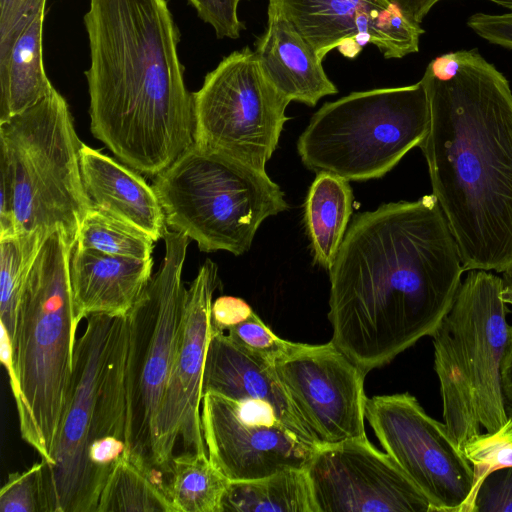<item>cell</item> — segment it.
I'll return each instance as SVG.
<instances>
[{"mask_svg":"<svg viewBox=\"0 0 512 512\" xmlns=\"http://www.w3.org/2000/svg\"><path fill=\"white\" fill-rule=\"evenodd\" d=\"M464 271L433 194L357 215L329 270L331 342L365 375L390 363L433 335Z\"/></svg>","mask_w":512,"mask_h":512,"instance_id":"obj_1","label":"cell"},{"mask_svg":"<svg viewBox=\"0 0 512 512\" xmlns=\"http://www.w3.org/2000/svg\"><path fill=\"white\" fill-rule=\"evenodd\" d=\"M421 81L430 125L419 145L465 271L512 267V91L478 51L434 58Z\"/></svg>","mask_w":512,"mask_h":512,"instance_id":"obj_2","label":"cell"},{"mask_svg":"<svg viewBox=\"0 0 512 512\" xmlns=\"http://www.w3.org/2000/svg\"><path fill=\"white\" fill-rule=\"evenodd\" d=\"M90 129L125 165L155 177L194 144V98L166 0H90L84 15Z\"/></svg>","mask_w":512,"mask_h":512,"instance_id":"obj_3","label":"cell"},{"mask_svg":"<svg viewBox=\"0 0 512 512\" xmlns=\"http://www.w3.org/2000/svg\"><path fill=\"white\" fill-rule=\"evenodd\" d=\"M75 246L61 230L43 241L20 299L6 369L22 439L46 465L67 402L78 323L69 262Z\"/></svg>","mask_w":512,"mask_h":512,"instance_id":"obj_4","label":"cell"},{"mask_svg":"<svg viewBox=\"0 0 512 512\" xmlns=\"http://www.w3.org/2000/svg\"><path fill=\"white\" fill-rule=\"evenodd\" d=\"M127 339L126 315L86 318L75 343L73 373L52 462L43 467L45 512L97 510L101 491L89 463V449L106 439L128 443Z\"/></svg>","mask_w":512,"mask_h":512,"instance_id":"obj_5","label":"cell"},{"mask_svg":"<svg viewBox=\"0 0 512 512\" xmlns=\"http://www.w3.org/2000/svg\"><path fill=\"white\" fill-rule=\"evenodd\" d=\"M503 289L502 277L487 270H469L452 307L431 336L443 418L461 451L480 433V427L494 432L509 418L502 365L511 326Z\"/></svg>","mask_w":512,"mask_h":512,"instance_id":"obj_6","label":"cell"},{"mask_svg":"<svg viewBox=\"0 0 512 512\" xmlns=\"http://www.w3.org/2000/svg\"><path fill=\"white\" fill-rule=\"evenodd\" d=\"M66 99L54 88L34 106L0 122V171L11 185L16 233L61 230L76 244L91 210L80 149Z\"/></svg>","mask_w":512,"mask_h":512,"instance_id":"obj_7","label":"cell"},{"mask_svg":"<svg viewBox=\"0 0 512 512\" xmlns=\"http://www.w3.org/2000/svg\"><path fill=\"white\" fill-rule=\"evenodd\" d=\"M168 229L200 251L246 253L267 218L288 209L266 170L202 150L194 144L154 177Z\"/></svg>","mask_w":512,"mask_h":512,"instance_id":"obj_8","label":"cell"},{"mask_svg":"<svg viewBox=\"0 0 512 512\" xmlns=\"http://www.w3.org/2000/svg\"><path fill=\"white\" fill-rule=\"evenodd\" d=\"M429 125V100L421 80L352 92L325 103L312 116L297 150L311 171L366 181L381 178L419 147Z\"/></svg>","mask_w":512,"mask_h":512,"instance_id":"obj_9","label":"cell"},{"mask_svg":"<svg viewBox=\"0 0 512 512\" xmlns=\"http://www.w3.org/2000/svg\"><path fill=\"white\" fill-rule=\"evenodd\" d=\"M159 270L126 314L127 436L130 456L153 473L156 420L168 380L186 288L182 272L189 237L167 228Z\"/></svg>","mask_w":512,"mask_h":512,"instance_id":"obj_10","label":"cell"},{"mask_svg":"<svg viewBox=\"0 0 512 512\" xmlns=\"http://www.w3.org/2000/svg\"><path fill=\"white\" fill-rule=\"evenodd\" d=\"M194 145L265 170L290 103L265 76L254 50L223 58L193 93Z\"/></svg>","mask_w":512,"mask_h":512,"instance_id":"obj_11","label":"cell"},{"mask_svg":"<svg viewBox=\"0 0 512 512\" xmlns=\"http://www.w3.org/2000/svg\"><path fill=\"white\" fill-rule=\"evenodd\" d=\"M365 418L385 452L428 499L431 512H469L472 465L446 425L413 395L367 397Z\"/></svg>","mask_w":512,"mask_h":512,"instance_id":"obj_12","label":"cell"},{"mask_svg":"<svg viewBox=\"0 0 512 512\" xmlns=\"http://www.w3.org/2000/svg\"><path fill=\"white\" fill-rule=\"evenodd\" d=\"M217 286L218 267L207 259L186 290L170 372L156 420L154 461L157 471L166 472L179 441L183 452L207 454L200 406L212 329V297Z\"/></svg>","mask_w":512,"mask_h":512,"instance_id":"obj_13","label":"cell"},{"mask_svg":"<svg viewBox=\"0 0 512 512\" xmlns=\"http://www.w3.org/2000/svg\"><path fill=\"white\" fill-rule=\"evenodd\" d=\"M201 426L209 459L229 481L306 469L317 446L284 425L272 409L203 394Z\"/></svg>","mask_w":512,"mask_h":512,"instance_id":"obj_14","label":"cell"},{"mask_svg":"<svg viewBox=\"0 0 512 512\" xmlns=\"http://www.w3.org/2000/svg\"><path fill=\"white\" fill-rule=\"evenodd\" d=\"M274 369L317 447L367 437L366 375L331 341L301 343Z\"/></svg>","mask_w":512,"mask_h":512,"instance_id":"obj_15","label":"cell"},{"mask_svg":"<svg viewBox=\"0 0 512 512\" xmlns=\"http://www.w3.org/2000/svg\"><path fill=\"white\" fill-rule=\"evenodd\" d=\"M306 473L316 512H431L424 494L367 437L317 447Z\"/></svg>","mask_w":512,"mask_h":512,"instance_id":"obj_16","label":"cell"},{"mask_svg":"<svg viewBox=\"0 0 512 512\" xmlns=\"http://www.w3.org/2000/svg\"><path fill=\"white\" fill-rule=\"evenodd\" d=\"M300 35L324 59L338 49L354 58L367 44L386 59L419 50L424 29L388 0H272Z\"/></svg>","mask_w":512,"mask_h":512,"instance_id":"obj_17","label":"cell"},{"mask_svg":"<svg viewBox=\"0 0 512 512\" xmlns=\"http://www.w3.org/2000/svg\"><path fill=\"white\" fill-rule=\"evenodd\" d=\"M206 392L240 403L267 406L284 425L316 445L278 379L274 366L240 348L224 331L213 328L203 374V394Z\"/></svg>","mask_w":512,"mask_h":512,"instance_id":"obj_18","label":"cell"},{"mask_svg":"<svg viewBox=\"0 0 512 512\" xmlns=\"http://www.w3.org/2000/svg\"><path fill=\"white\" fill-rule=\"evenodd\" d=\"M153 258L140 261L73 247L69 278L77 323L93 314L126 315L152 278Z\"/></svg>","mask_w":512,"mask_h":512,"instance_id":"obj_19","label":"cell"},{"mask_svg":"<svg viewBox=\"0 0 512 512\" xmlns=\"http://www.w3.org/2000/svg\"><path fill=\"white\" fill-rule=\"evenodd\" d=\"M264 33L255 44V55L270 83L287 100L315 106L324 96L337 93L326 75L323 59L294 25L269 0Z\"/></svg>","mask_w":512,"mask_h":512,"instance_id":"obj_20","label":"cell"},{"mask_svg":"<svg viewBox=\"0 0 512 512\" xmlns=\"http://www.w3.org/2000/svg\"><path fill=\"white\" fill-rule=\"evenodd\" d=\"M80 168L91 209L141 230L155 242L163 238L167 230L164 211L154 188L139 172L84 143Z\"/></svg>","mask_w":512,"mask_h":512,"instance_id":"obj_21","label":"cell"},{"mask_svg":"<svg viewBox=\"0 0 512 512\" xmlns=\"http://www.w3.org/2000/svg\"><path fill=\"white\" fill-rule=\"evenodd\" d=\"M44 16L45 11L40 12L0 60V122L34 106L54 89L43 65Z\"/></svg>","mask_w":512,"mask_h":512,"instance_id":"obj_22","label":"cell"},{"mask_svg":"<svg viewBox=\"0 0 512 512\" xmlns=\"http://www.w3.org/2000/svg\"><path fill=\"white\" fill-rule=\"evenodd\" d=\"M349 181L329 172L317 173L304 210L306 231L315 262L326 270L334 263L352 213Z\"/></svg>","mask_w":512,"mask_h":512,"instance_id":"obj_23","label":"cell"},{"mask_svg":"<svg viewBox=\"0 0 512 512\" xmlns=\"http://www.w3.org/2000/svg\"><path fill=\"white\" fill-rule=\"evenodd\" d=\"M221 512H316L306 469L230 481Z\"/></svg>","mask_w":512,"mask_h":512,"instance_id":"obj_24","label":"cell"},{"mask_svg":"<svg viewBox=\"0 0 512 512\" xmlns=\"http://www.w3.org/2000/svg\"><path fill=\"white\" fill-rule=\"evenodd\" d=\"M165 473L164 489L176 512H221L230 481L208 454L182 452L172 458Z\"/></svg>","mask_w":512,"mask_h":512,"instance_id":"obj_25","label":"cell"},{"mask_svg":"<svg viewBox=\"0 0 512 512\" xmlns=\"http://www.w3.org/2000/svg\"><path fill=\"white\" fill-rule=\"evenodd\" d=\"M130 455L111 471L100 496L96 512H176L164 483Z\"/></svg>","mask_w":512,"mask_h":512,"instance_id":"obj_26","label":"cell"},{"mask_svg":"<svg viewBox=\"0 0 512 512\" xmlns=\"http://www.w3.org/2000/svg\"><path fill=\"white\" fill-rule=\"evenodd\" d=\"M45 238L39 233L0 238V320L10 340L24 286Z\"/></svg>","mask_w":512,"mask_h":512,"instance_id":"obj_27","label":"cell"},{"mask_svg":"<svg viewBox=\"0 0 512 512\" xmlns=\"http://www.w3.org/2000/svg\"><path fill=\"white\" fill-rule=\"evenodd\" d=\"M155 241L141 230L97 209L82 221L75 246L140 261L152 258Z\"/></svg>","mask_w":512,"mask_h":512,"instance_id":"obj_28","label":"cell"},{"mask_svg":"<svg viewBox=\"0 0 512 512\" xmlns=\"http://www.w3.org/2000/svg\"><path fill=\"white\" fill-rule=\"evenodd\" d=\"M462 452L473 468L474 480L469 512L473 510V501L483 479L491 472L512 467V416L494 432L479 433L462 448Z\"/></svg>","mask_w":512,"mask_h":512,"instance_id":"obj_29","label":"cell"},{"mask_svg":"<svg viewBox=\"0 0 512 512\" xmlns=\"http://www.w3.org/2000/svg\"><path fill=\"white\" fill-rule=\"evenodd\" d=\"M227 335L240 348L273 366L301 344L277 336L255 312L229 328Z\"/></svg>","mask_w":512,"mask_h":512,"instance_id":"obj_30","label":"cell"},{"mask_svg":"<svg viewBox=\"0 0 512 512\" xmlns=\"http://www.w3.org/2000/svg\"><path fill=\"white\" fill-rule=\"evenodd\" d=\"M44 461L9 475L0 492L1 512H45Z\"/></svg>","mask_w":512,"mask_h":512,"instance_id":"obj_31","label":"cell"},{"mask_svg":"<svg viewBox=\"0 0 512 512\" xmlns=\"http://www.w3.org/2000/svg\"><path fill=\"white\" fill-rule=\"evenodd\" d=\"M47 0H0V60L10 52L24 28L42 11Z\"/></svg>","mask_w":512,"mask_h":512,"instance_id":"obj_32","label":"cell"},{"mask_svg":"<svg viewBox=\"0 0 512 512\" xmlns=\"http://www.w3.org/2000/svg\"><path fill=\"white\" fill-rule=\"evenodd\" d=\"M472 512H512V467L495 470L483 479Z\"/></svg>","mask_w":512,"mask_h":512,"instance_id":"obj_33","label":"cell"},{"mask_svg":"<svg viewBox=\"0 0 512 512\" xmlns=\"http://www.w3.org/2000/svg\"><path fill=\"white\" fill-rule=\"evenodd\" d=\"M241 0H188L198 16L210 24L219 39H237L245 25L238 18V5Z\"/></svg>","mask_w":512,"mask_h":512,"instance_id":"obj_34","label":"cell"},{"mask_svg":"<svg viewBox=\"0 0 512 512\" xmlns=\"http://www.w3.org/2000/svg\"><path fill=\"white\" fill-rule=\"evenodd\" d=\"M467 26L489 43L512 49V11L503 14L475 13Z\"/></svg>","mask_w":512,"mask_h":512,"instance_id":"obj_35","label":"cell"},{"mask_svg":"<svg viewBox=\"0 0 512 512\" xmlns=\"http://www.w3.org/2000/svg\"><path fill=\"white\" fill-rule=\"evenodd\" d=\"M253 313L245 300L234 296H221L212 302L211 326L225 332L248 319Z\"/></svg>","mask_w":512,"mask_h":512,"instance_id":"obj_36","label":"cell"},{"mask_svg":"<svg viewBox=\"0 0 512 512\" xmlns=\"http://www.w3.org/2000/svg\"><path fill=\"white\" fill-rule=\"evenodd\" d=\"M396 5L402 13L416 24H421L423 19L441 0H388Z\"/></svg>","mask_w":512,"mask_h":512,"instance_id":"obj_37","label":"cell"},{"mask_svg":"<svg viewBox=\"0 0 512 512\" xmlns=\"http://www.w3.org/2000/svg\"><path fill=\"white\" fill-rule=\"evenodd\" d=\"M502 388L506 411L512 416V326L511 336L502 365Z\"/></svg>","mask_w":512,"mask_h":512,"instance_id":"obj_38","label":"cell"},{"mask_svg":"<svg viewBox=\"0 0 512 512\" xmlns=\"http://www.w3.org/2000/svg\"><path fill=\"white\" fill-rule=\"evenodd\" d=\"M503 295L507 304L512 305V267L502 273Z\"/></svg>","mask_w":512,"mask_h":512,"instance_id":"obj_39","label":"cell"},{"mask_svg":"<svg viewBox=\"0 0 512 512\" xmlns=\"http://www.w3.org/2000/svg\"><path fill=\"white\" fill-rule=\"evenodd\" d=\"M512 11V0H488Z\"/></svg>","mask_w":512,"mask_h":512,"instance_id":"obj_40","label":"cell"}]
</instances>
